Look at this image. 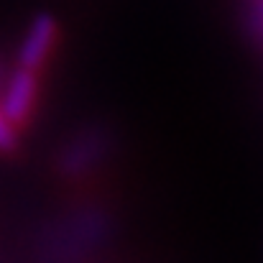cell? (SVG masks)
Instances as JSON below:
<instances>
[{"label": "cell", "mask_w": 263, "mask_h": 263, "mask_svg": "<svg viewBox=\"0 0 263 263\" xmlns=\"http://www.w3.org/2000/svg\"><path fill=\"white\" fill-rule=\"evenodd\" d=\"M54 41H57V21L49 13H39L31 21V26L26 31V39H23V44L18 49V67L39 72L41 64L46 62Z\"/></svg>", "instance_id": "obj_1"}, {"label": "cell", "mask_w": 263, "mask_h": 263, "mask_svg": "<svg viewBox=\"0 0 263 263\" xmlns=\"http://www.w3.org/2000/svg\"><path fill=\"white\" fill-rule=\"evenodd\" d=\"M36 92H39L36 72L18 67V72L10 77V82H8V87H5L0 112H3L13 125L26 123V118H28V112H31L33 102H36Z\"/></svg>", "instance_id": "obj_2"}, {"label": "cell", "mask_w": 263, "mask_h": 263, "mask_svg": "<svg viewBox=\"0 0 263 263\" xmlns=\"http://www.w3.org/2000/svg\"><path fill=\"white\" fill-rule=\"evenodd\" d=\"M15 143V125L0 112V151H13Z\"/></svg>", "instance_id": "obj_3"}]
</instances>
